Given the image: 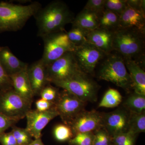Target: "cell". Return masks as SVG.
Returning a JSON list of instances; mask_svg holds the SVG:
<instances>
[{"instance_id": "cell-1", "label": "cell", "mask_w": 145, "mask_h": 145, "mask_svg": "<svg viewBox=\"0 0 145 145\" xmlns=\"http://www.w3.org/2000/svg\"><path fill=\"white\" fill-rule=\"evenodd\" d=\"M34 17L38 27L37 36L42 38L56 32L65 31V26L72 23V12L62 1H52L41 7Z\"/></svg>"}, {"instance_id": "cell-2", "label": "cell", "mask_w": 145, "mask_h": 145, "mask_svg": "<svg viewBox=\"0 0 145 145\" xmlns=\"http://www.w3.org/2000/svg\"><path fill=\"white\" fill-rule=\"evenodd\" d=\"M112 47L123 59L140 64L144 58L145 33L135 29L117 28L113 31Z\"/></svg>"}, {"instance_id": "cell-3", "label": "cell", "mask_w": 145, "mask_h": 145, "mask_svg": "<svg viewBox=\"0 0 145 145\" xmlns=\"http://www.w3.org/2000/svg\"><path fill=\"white\" fill-rule=\"evenodd\" d=\"M42 7L38 1L26 5L0 1V33L21 30Z\"/></svg>"}, {"instance_id": "cell-4", "label": "cell", "mask_w": 145, "mask_h": 145, "mask_svg": "<svg viewBox=\"0 0 145 145\" xmlns=\"http://www.w3.org/2000/svg\"><path fill=\"white\" fill-rule=\"evenodd\" d=\"M103 60L99 71V79L113 83L127 91L133 89L132 81L121 55L110 53Z\"/></svg>"}, {"instance_id": "cell-5", "label": "cell", "mask_w": 145, "mask_h": 145, "mask_svg": "<svg viewBox=\"0 0 145 145\" xmlns=\"http://www.w3.org/2000/svg\"><path fill=\"white\" fill-rule=\"evenodd\" d=\"M46 66L47 79L50 84L68 80L86 73L78 65L73 52L65 53Z\"/></svg>"}, {"instance_id": "cell-6", "label": "cell", "mask_w": 145, "mask_h": 145, "mask_svg": "<svg viewBox=\"0 0 145 145\" xmlns=\"http://www.w3.org/2000/svg\"><path fill=\"white\" fill-rule=\"evenodd\" d=\"M31 105L13 88L0 90V113L6 117L19 121L26 117Z\"/></svg>"}, {"instance_id": "cell-7", "label": "cell", "mask_w": 145, "mask_h": 145, "mask_svg": "<svg viewBox=\"0 0 145 145\" xmlns=\"http://www.w3.org/2000/svg\"><path fill=\"white\" fill-rule=\"evenodd\" d=\"M53 84L74 94L84 103H92L97 100L99 85L86 73Z\"/></svg>"}, {"instance_id": "cell-8", "label": "cell", "mask_w": 145, "mask_h": 145, "mask_svg": "<svg viewBox=\"0 0 145 145\" xmlns=\"http://www.w3.org/2000/svg\"><path fill=\"white\" fill-rule=\"evenodd\" d=\"M42 39L44 48L41 59L46 65L68 52H73L76 47L70 41L65 31L50 34Z\"/></svg>"}, {"instance_id": "cell-9", "label": "cell", "mask_w": 145, "mask_h": 145, "mask_svg": "<svg viewBox=\"0 0 145 145\" xmlns=\"http://www.w3.org/2000/svg\"><path fill=\"white\" fill-rule=\"evenodd\" d=\"M86 103L74 94L63 89L54 102V107L64 124L69 126L80 113L85 110Z\"/></svg>"}, {"instance_id": "cell-10", "label": "cell", "mask_w": 145, "mask_h": 145, "mask_svg": "<svg viewBox=\"0 0 145 145\" xmlns=\"http://www.w3.org/2000/svg\"><path fill=\"white\" fill-rule=\"evenodd\" d=\"M73 52L81 70L88 75L93 74L97 65L107 55L88 42L76 46Z\"/></svg>"}, {"instance_id": "cell-11", "label": "cell", "mask_w": 145, "mask_h": 145, "mask_svg": "<svg viewBox=\"0 0 145 145\" xmlns=\"http://www.w3.org/2000/svg\"><path fill=\"white\" fill-rule=\"evenodd\" d=\"M103 128L111 137L128 131L129 112L119 108L108 113H102Z\"/></svg>"}, {"instance_id": "cell-12", "label": "cell", "mask_w": 145, "mask_h": 145, "mask_svg": "<svg viewBox=\"0 0 145 145\" xmlns=\"http://www.w3.org/2000/svg\"><path fill=\"white\" fill-rule=\"evenodd\" d=\"M59 116L55 107L44 112L36 110H29L26 115L27 126L25 128L32 137L35 139L40 138L42 131L51 120Z\"/></svg>"}, {"instance_id": "cell-13", "label": "cell", "mask_w": 145, "mask_h": 145, "mask_svg": "<svg viewBox=\"0 0 145 145\" xmlns=\"http://www.w3.org/2000/svg\"><path fill=\"white\" fill-rule=\"evenodd\" d=\"M74 136L82 133L95 132L103 128L102 113L96 110H84L70 125Z\"/></svg>"}, {"instance_id": "cell-14", "label": "cell", "mask_w": 145, "mask_h": 145, "mask_svg": "<svg viewBox=\"0 0 145 145\" xmlns=\"http://www.w3.org/2000/svg\"><path fill=\"white\" fill-rule=\"evenodd\" d=\"M27 72L34 96L40 95L42 89L50 84L47 79L46 65L40 59L28 65Z\"/></svg>"}, {"instance_id": "cell-15", "label": "cell", "mask_w": 145, "mask_h": 145, "mask_svg": "<svg viewBox=\"0 0 145 145\" xmlns=\"http://www.w3.org/2000/svg\"><path fill=\"white\" fill-rule=\"evenodd\" d=\"M133 28L145 32V13L127 6L119 16V27Z\"/></svg>"}, {"instance_id": "cell-16", "label": "cell", "mask_w": 145, "mask_h": 145, "mask_svg": "<svg viewBox=\"0 0 145 145\" xmlns=\"http://www.w3.org/2000/svg\"><path fill=\"white\" fill-rule=\"evenodd\" d=\"M113 31L98 28L89 31L88 42L93 45L106 54L113 51Z\"/></svg>"}, {"instance_id": "cell-17", "label": "cell", "mask_w": 145, "mask_h": 145, "mask_svg": "<svg viewBox=\"0 0 145 145\" xmlns=\"http://www.w3.org/2000/svg\"><path fill=\"white\" fill-rule=\"evenodd\" d=\"M0 63L9 76L20 72L28 66V63L18 59L8 46L1 47Z\"/></svg>"}, {"instance_id": "cell-18", "label": "cell", "mask_w": 145, "mask_h": 145, "mask_svg": "<svg viewBox=\"0 0 145 145\" xmlns=\"http://www.w3.org/2000/svg\"><path fill=\"white\" fill-rule=\"evenodd\" d=\"M27 68L10 76L14 90L32 103L34 95L27 74Z\"/></svg>"}, {"instance_id": "cell-19", "label": "cell", "mask_w": 145, "mask_h": 145, "mask_svg": "<svg viewBox=\"0 0 145 145\" xmlns=\"http://www.w3.org/2000/svg\"><path fill=\"white\" fill-rule=\"evenodd\" d=\"M132 81L134 92L145 95V72L140 63L131 59H124Z\"/></svg>"}, {"instance_id": "cell-20", "label": "cell", "mask_w": 145, "mask_h": 145, "mask_svg": "<svg viewBox=\"0 0 145 145\" xmlns=\"http://www.w3.org/2000/svg\"><path fill=\"white\" fill-rule=\"evenodd\" d=\"M99 19V15L84 8L74 18L71 24L72 26L91 31L98 28Z\"/></svg>"}, {"instance_id": "cell-21", "label": "cell", "mask_w": 145, "mask_h": 145, "mask_svg": "<svg viewBox=\"0 0 145 145\" xmlns=\"http://www.w3.org/2000/svg\"><path fill=\"white\" fill-rule=\"evenodd\" d=\"M119 16L117 13L105 10L99 16L98 28L114 31L119 27Z\"/></svg>"}, {"instance_id": "cell-22", "label": "cell", "mask_w": 145, "mask_h": 145, "mask_svg": "<svg viewBox=\"0 0 145 145\" xmlns=\"http://www.w3.org/2000/svg\"><path fill=\"white\" fill-rule=\"evenodd\" d=\"M123 106L130 112L141 113L145 111V95L134 91L127 97Z\"/></svg>"}, {"instance_id": "cell-23", "label": "cell", "mask_w": 145, "mask_h": 145, "mask_svg": "<svg viewBox=\"0 0 145 145\" xmlns=\"http://www.w3.org/2000/svg\"><path fill=\"white\" fill-rule=\"evenodd\" d=\"M129 112L128 131L137 135L145 131V112Z\"/></svg>"}, {"instance_id": "cell-24", "label": "cell", "mask_w": 145, "mask_h": 145, "mask_svg": "<svg viewBox=\"0 0 145 145\" xmlns=\"http://www.w3.org/2000/svg\"><path fill=\"white\" fill-rule=\"evenodd\" d=\"M122 96L117 89L110 88L107 91L99 105V107L112 108L121 103Z\"/></svg>"}, {"instance_id": "cell-25", "label": "cell", "mask_w": 145, "mask_h": 145, "mask_svg": "<svg viewBox=\"0 0 145 145\" xmlns=\"http://www.w3.org/2000/svg\"><path fill=\"white\" fill-rule=\"evenodd\" d=\"M89 31L78 27L72 26L67 34L70 41L77 46L88 43L87 36Z\"/></svg>"}, {"instance_id": "cell-26", "label": "cell", "mask_w": 145, "mask_h": 145, "mask_svg": "<svg viewBox=\"0 0 145 145\" xmlns=\"http://www.w3.org/2000/svg\"><path fill=\"white\" fill-rule=\"evenodd\" d=\"M54 138L59 142L69 141L74 136L70 126L65 124L56 125L53 130Z\"/></svg>"}, {"instance_id": "cell-27", "label": "cell", "mask_w": 145, "mask_h": 145, "mask_svg": "<svg viewBox=\"0 0 145 145\" xmlns=\"http://www.w3.org/2000/svg\"><path fill=\"white\" fill-rule=\"evenodd\" d=\"M11 132L13 133L18 145H29L32 142V136L26 128L13 126Z\"/></svg>"}, {"instance_id": "cell-28", "label": "cell", "mask_w": 145, "mask_h": 145, "mask_svg": "<svg viewBox=\"0 0 145 145\" xmlns=\"http://www.w3.org/2000/svg\"><path fill=\"white\" fill-rule=\"evenodd\" d=\"M137 135L127 132L120 133L112 137L113 145H135Z\"/></svg>"}, {"instance_id": "cell-29", "label": "cell", "mask_w": 145, "mask_h": 145, "mask_svg": "<svg viewBox=\"0 0 145 145\" xmlns=\"http://www.w3.org/2000/svg\"><path fill=\"white\" fill-rule=\"evenodd\" d=\"M94 132H86L76 134L69 141L70 145H92Z\"/></svg>"}, {"instance_id": "cell-30", "label": "cell", "mask_w": 145, "mask_h": 145, "mask_svg": "<svg viewBox=\"0 0 145 145\" xmlns=\"http://www.w3.org/2000/svg\"><path fill=\"white\" fill-rule=\"evenodd\" d=\"M112 145V137L103 128L94 132L92 145Z\"/></svg>"}, {"instance_id": "cell-31", "label": "cell", "mask_w": 145, "mask_h": 145, "mask_svg": "<svg viewBox=\"0 0 145 145\" xmlns=\"http://www.w3.org/2000/svg\"><path fill=\"white\" fill-rule=\"evenodd\" d=\"M127 6V0H105V10L117 13L120 16Z\"/></svg>"}, {"instance_id": "cell-32", "label": "cell", "mask_w": 145, "mask_h": 145, "mask_svg": "<svg viewBox=\"0 0 145 145\" xmlns=\"http://www.w3.org/2000/svg\"><path fill=\"white\" fill-rule=\"evenodd\" d=\"M59 90L57 88L48 84L42 89L40 93L41 99L50 102H55L59 96Z\"/></svg>"}, {"instance_id": "cell-33", "label": "cell", "mask_w": 145, "mask_h": 145, "mask_svg": "<svg viewBox=\"0 0 145 145\" xmlns=\"http://www.w3.org/2000/svg\"><path fill=\"white\" fill-rule=\"evenodd\" d=\"M105 0H89L84 8L99 16L105 10Z\"/></svg>"}, {"instance_id": "cell-34", "label": "cell", "mask_w": 145, "mask_h": 145, "mask_svg": "<svg viewBox=\"0 0 145 145\" xmlns=\"http://www.w3.org/2000/svg\"><path fill=\"white\" fill-rule=\"evenodd\" d=\"M13 88L10 76L6 72L0 63V90Z\"/></svg>"}, {"instance_id": "cell-35", "label": "cell", "mask_w": 145, "mask_h": 145, "mask_svg": "<svg viewBox=\"0 0 145 145\" xmlns=\"http://www.w3.org/2000/svg\"><path fill=\"white\" fill-rule=\"evenodd\" d=\"M18 121L10 119L0 113V136L7 130L15 125Z\"/></svg>"}, {"instance_id": "cell-36", "label": "cell", "mask_w": 145, "mask_h": 145, "mask_svg": "<svg viewBox=\"0 0 145 145\" xmlns=\"http://www.w3.org/2000/svg\"><path fill=\"white\" fill-rule=\"evenodd\" d=\"M36 106L38 111H46L54 107V103L41 99L36 101Z\"/></svg>"}, {"instance_id": "cell-37", "label": "cell", "mask_w": 145, "mask_h": 145, "mask_svg": "<svg viewBox=\"0 0 145 145\" xmlns=\"http://www.w3.org/2000/svg\"><path fill=\"white\" fill-rule=\"evenodd\" d=\"M0 143L2 145H18L12 133H4L0 136Z\"/></svg>"}, {"instance_id": "cell-38", "label": "cell", "mask_w": 145, "mask_h": 145, "mask_svg": "<svg viewBox=\"0 0 145 145\" xmlns=\"http://www.w3.org/2000/svg\"><path fill=\"white\" fill-rule=\"evenodd\" d=\"M145 3L144 0H127L129 6L145 13Z\"/></svg>"}, {"instance_id": "cell-39", "label": "cell", "mask_w": 145, "mask_h": 145, "mask_svg": "<svg viewBox=\"0 0 145 145\" xmlns=\"http://www.w3.org/2000/svg\"><path fill=\"white\" fill-rule=\"evenodd\" d=\"M29 145H44L42 142L41 138L35 139V140L33 141L32 142L30 143Z\"/></svg>"}, {"instance_id": "cell-40", "label": "cell", "mask_w": 145, "mask_h": 145, "mask_svg": "<svg viewBox=\"0 0 145 145\" xmlns=\"http://www.w3.org/2000/svg\"><path fill=\"white\" fill-rule=\"evenodd\" d=\"M1 47L0 46V49H1Z\"/></svg>"}, {"instance_id": "cell-41", "label": "cell", "mask_w": 145, "mask_h": 145, "mask_svg": "<svg viewBox=\"0 0 145 145\" xmlns=\"http://www.w3.org/2000/svg\"></svg>"}]
</instances>
